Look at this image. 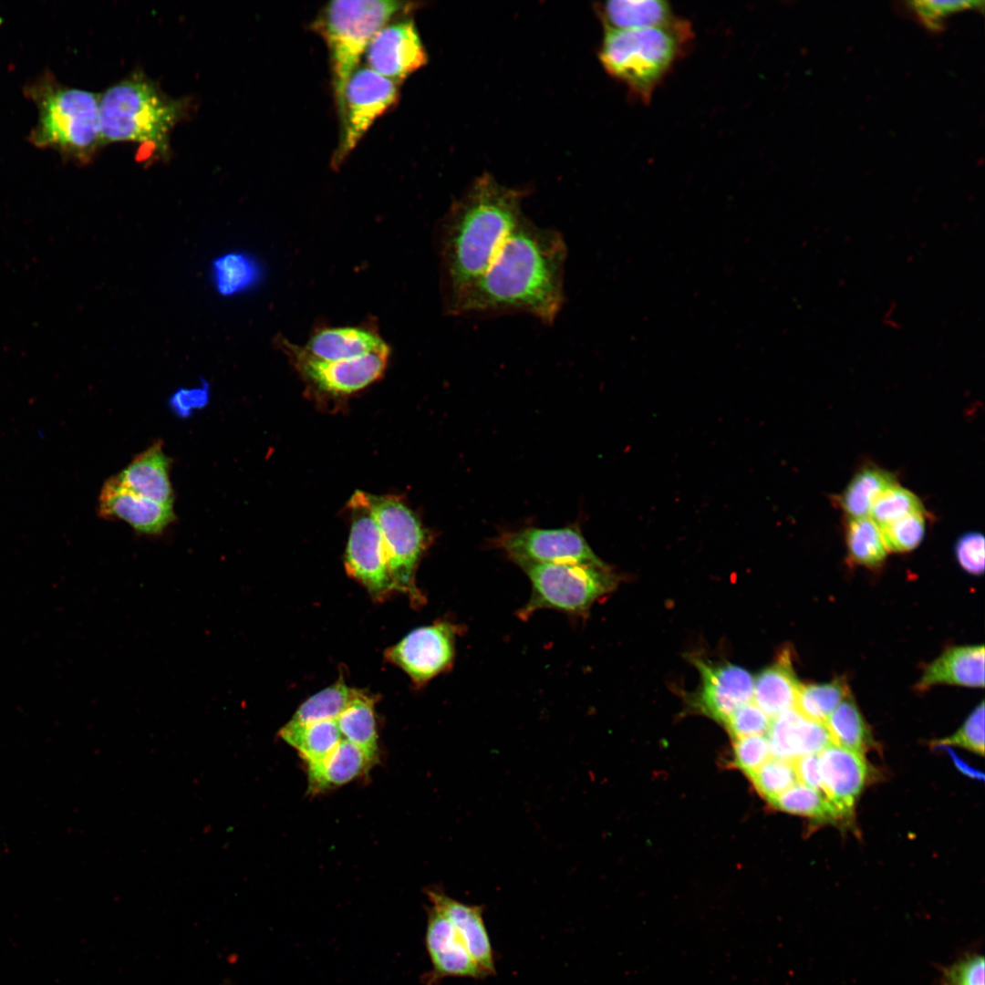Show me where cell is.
Instances as JSON below:
<instances>
[{
    "instance_id": "6da1fadb",
    "label": "cell",
    "mask_w": 985,
    "mask_h": 985,
    "mask_svg": "<svg viewBox=\"0 0 985 985\" xmlns=\"http://www.w3.org/2000/svg\"><path fill=\"white\" fill-rule=\"evenodd\" d=\"M567 246L554 228L524 214L482 276L463 294L452 316L529 315L555 323L565 296Z\"/></svg>"
},
{
    "instance_id": "7a4b0ae2",
    "label": "cell",
    "mask_w": 985,
    "mask_h": 985,
    "mask_svg": "<svg viewBox=\"0 0 985 985\" xmlns=\"http://www.w3.org/2000/svg\"><path fill=\"white\" fill-rule=\"evenodd\" d=\"M524 197L522 191L505 187L486 174L452 205L439 228L441 279L448 314L485 272L523 217Z\"/></svg>"
},
{
    "instance_id": "3957f363",
    "label": "cell",
    "mask_w": 985,
    "mask_h": 985,
    "mask_svg": "<svg viewBox=\"0 0 985 985\" xmlns=\"http://www.w3.org/2000/svg\"><path fill=\"white\" fill-rule=\"evenodd\" d=\"M23 91L37 109L28 136L32 145L53 149L80 165L93 160L102 147L98 95L62 84L48 69L28 81Z\"/></svg>"
},
{
    "instance_id": "277c9868",
    "label": "cell",
    "mask_w": 985,
    "mask_h": 985,
    "mask_svg": "<svg viewBox=\"0 0 985 985\" xmlns=\"http://www.w3.org/2000/svg\"><path fill=\"white\" fill-rule=\"evenodd\" d=\"M693 37L690 23L678 17L659 26L607 30L599 57L607 73L648 103Z\"/></svg>"
},
{
    "instance_id": "5b68a950",
    "label": "cell",
    "mask_w": 985,
    "mask_h": 985,
    "mask_svg": "<svg viewBox=\"0 0 985 985\" xmlns=\"http://www.w3.org/2000/svg\"><path fill=\"white\" fill-rule=\"evenodd\" d=\"M102 146L130 141L165 157L170 133L182 117L183 105L163 94L141 74L107 88L98 99Z\"/></svg>"
},
{
    "instance_id": "8992f818",
    "label": "cell",
    "mask_w": 985,
    "mask_h": 985,
    "mask_svg": "<svg viewBox=\"0 0 985 985\" xmlns=\"http://www.w3.org/2000/svg\"><path fill=\"white\" fill-rule=\"evenodd\" d=\"M404 8V3L392 0H335L317 16L314 29L327 47L339 116L346 85L371 39Z\"/></svg>"
},
{
    "instance_id": "52a82bcc",
    "label": "cell",
    "mask_w": 985,
    "mask_h": 985,
    "mask_svg": "<svg viewBox=\"0 0 985 985\" xmlns=\"http://www.w3.org/2000/svg\"><path fill=\"white\" fill-rule=\"evenodd\" d=\"M532 586L527 603L518 611L525 620L541 609L586 617L600 597L612 591L617 576L607 565L591 564H517Z\"/></svg>"
},
{
    "instance_id": "ba28073f",
    "label": "cell",
    "mask_w": 985,
    "mask_h": 985,
    "mask_svg": "<svg viewBox=\"0 0 985 985\" xmlns=\"http://www.w3.org/2000/svg\"><path fill=\"white\" fill-rule=\"evenodd\" d=\"M366 503L382 537L389 571L395 590L407 594L416 604L423 601L415 571L426 545V534L415 514L394 497L364 493Z\"/></svg>"
},
{
    "instance_id": "9c48e42d",
    "label": "cell",
    "mask_w": 985,
    "mask_h": 985,
    "mask_svg": "<svg viewBox=\"0 0 985 985\" xmlns=\"http://www.w3.org/2000/svg\"><path fill=\"white\" fill-rule=\"evenodd\" d=\"M492 544L516 565L579 563L607 565L595 554L576 526L524 527L503 532L492 540Z\"/></svg>"
},
{
    "instance_id": "30bf717a",
    "label": "cell",
    "mask_w": 985,
    "mask_h": 985,
    "mask_svg": "<svg viewBox=\"0 0 985 985\" xmlns=\"http://www.w3.org/2000/svg\"><path fill=\"white\" fill-rule=\"evenodd\" d=\"M399 98L398 84L368 67L357 68L345 88L340 116L342 135L333 159L337 167L357 146L374 121Z\"/></svg>"
},
{
    "instance_id": "8fae6325",
    "label": "cell",
    "mask_w": 985,
    "mask_h": 985,
    "mask_svg": "<svg viewBox=\"0 0 985 985\" xmlns=\"http://www.w3.org/2000/svg\"><path fill=\"white\" fill-rule=\"evenodd\" d=\"M353 520L345 555L347 574L362 584L374 598L395 590L378 526L370 513L364 493L350 501Z\"/></svg>"
},
{
    "instance_id": "7c38bea8",
    "label": "cell",
    "mask_w": 985,
    "mask_h": 985,
    "mask_svg": "<svg viewBox=\"0 0 985 985\" xmlns=\"http://www.w3.org/2000/svg\"><path fill=\"white\" fill-rule=\"evenodd\" d=\"M461 630L460 625L447 620L418 627L388 648L386 658L415 684L423 685L451 668Z\"/></svg>"
},
{
    "instance_id": "4fadbf2b",
    "label": "cell",
    "mask_w": 985,
    "mask_h": 985,
    "mask_svg": "<svg viewBox=\"0 0 985 985\" xmlns=\"http://www.w3.org/2000/svg\"><path fill=\"white\" fill-rule=\"evenodd\" d=\"M279 343L297 370L316 387L333 394H350L378 379L386 368L388 345L367 355L344 360H321L303 347L282 339Z\"/></svg>"
},
{
    "instance_id": "5bb4252c",
    "label": "cell",
    "mask_w": 985,
    "mask_h": 985,
    "mask_svg": "<svg viewBox=\"0 0 985 985\" xmlns=\"http://www.w3.org/2000/svg\"><path fill=\"white\" fill-rule=\"evenodd\" d=\"M368 67L399 83L428 61L412 19L389 23L371 39L365 52Z\"/></svg>"
},
{
    "instance_id": "9a60e30c",
    "label": "cell",
    "mask_w": 985,
    "mask_h": 985,
    "mask_svg": "<svg viewBox=\"0 0 985 985\" xmlns=\"http://www.w3.org/2000/svg\"><path fill=\"white\" fill-rule=\"evenodd\" d=\"M694 664L701 679L694 702L706 715L725 724L738 708L752 700L754 679L744 669L702 659Z\"/></svg>"
},
{
    "instance_id": "2e32d148",
    "label": "cell",
    "mask_w": 985,
    "mask_h": 985,
    "mask_svg": "<svg viewBox=\"0 0 985 985\" xmlns=\"http://www.w3.org/2000/svg\"><path fill=\"white\" fill-rule=\"evenodd\" d=\"M425 946L431 963L429 985L443 978L488 977L474 961L450 920L431 906L427 911Z\"/></svg>"
},
{
    "instance_id": "e0dca14e",
    "label": "cell",
    "mask_w": 985,
    "mask_h": 985,
    "mask_svg": "<svg viewBox=\"0 0 985 985\" xmlns=\"http://www.w3.org/2000/svg\"><path fill=\"white\" fill-rule=\"evenodd\" d=\"M823 793L843 819L852 817L868 779L863 753L831 743L818 753Z\"/></svg>"
},
{
    "instance_id": "ac0fdd59",
    "label": "cell",
    "mask_w": 985,
    "mask_h": 985,
    "mask_svg": "<svg viewBox=\"0 0 985 985\" xmlns=\"http://www.w3.org/2000/svg\"><path fill=\"white\" fill-rule=\"evenodd\" d=\"M98 513L102 518H118L135 531L159 534L175 520L172 505L144 498L126 488L116 476L102 486L98 497Z\"/></svg>"
},
{
    "instance_id": "d6986e66",
    "label": "cell",
    "mask_w": 985,
    "mask_h": 985,
    "mask_svg": "<svg viewBox=\"0 0 985 985\" xmlns=\"http://www.w3.org/2000/svg\"><path fill=\"white\" fill-rule=\"evenodd\" d=\"M426 894L452 924L477 965L487 976L494 975V953L483 920V907L462 903L439 889H429Z\"/></svg>"
},
{
    "instance_id": "ffe728a7",
    "label": "cell",
    "mask_w": 985,
    "mask_h": 985,
    "mask_svg": "<svg viewBox=\"0 0 985 985\" xmlns=\"http://www.w3.org/2000/svg\"><path fill=\"white\" fill-rule=\"evenodd\" d=\"M767 733L772 756L787 761L817 754L832 743L824 723L793 709L772 719Z\"/></svg>"
},
{
    "instance_id": "44dd1931",
    "label": "cell",
    "mask_w": 985,
    "mask_h": 985,
    "mask_svg": "<svg viewBox=\"0 0 985 985\" xmlns=\"http://www.w3.org/2000/svg\"><path fill=\"white\" fill-rule=\"evenodd\" d=\"M949 684L971 688L984 686V647H953L929 663L916 685L918 690Z\"/></svg>"
},
{
    "instance_id": "7402d4cb",
    "label": "cell",
    "mask_w": 985,
    "mask_h": 985,
    "mask_svg": "<svg viewBox=\"0 0 985 985\" xmlns=\"http://www.w3.org/2000/svg\"><path fill=\"white\" fill-rule=\"evenodd\" d=\"M170 459L157 441L132 461L117 479L135 493L165 505H172L173 491L169 477Z\"/></svg>"
},
{
    "instance_id": "603a6c76",
    "label": "cell",
    "mask_w": 985,
    "mask_h": 985,
    "mask_svg": "<svg viewBox=\"0 0 985 985\" xmlns=\"http://www.w3.org/2000/svg\"><path fill=\"white\" fill-rule=\"evenodd\" d=\"M800 686L790 652L784 650L754 679L752 701L772 720L794 707Z\"/></svg>"
},
{
    "instance_id": "cb8c5ba5",
    "label": "cell",
    "mask_w": 985,
    "mask_h": 985,
    "mask_svg": "<svg viewBox=\"0 0 985 985\" xmlns=\"http://www.w3.org/2000/svg\"><path fill=\"white\" fill-rule=\"evenodd\" d=\"M373 761L360 747L343 739L324 759L307 765L309 791L320 793L346 784L364 773Z\"/></svg>"
},
{
    "instance_id": "d4e9b609",
    "label": "cell",
    "mask_w": 985,
    "mask_h": 985,
    "mask_svg": "<svg viewBox=\"0 0 985 985\" xmlns=\"http://www.w3.org/2000/svg\"><path fill=\"white\" fill-rule=\"evenodd\" d=\"M385 346L384 340L370 329L340 327L319 330L303 348L315 358L332 361L358 358Z\"/></svg>"
},
{
    "instance_id": "484cf974",
    "label": "cell",
    "mask_w": 985,
    "mask_h": 985,
    "mask_svg": "<svg viewBox=\"0 0 985 985\" xmlns=\"http://www.w3.org/2000/svg\"><path fill=\"white\" fill-rule=\"evenodd\" d=\"M598 9L607 30L659 26L676 18L670 5L661 0H614L601 4Z\"/></svg>"
},
{
    "instance_id": "4316f807",
    "label": "cell",
    "mask_w": 985,
    "mask_h": 985,
    "mask_svg": "<svg viewBox=\"0 0 985 985\" xmlns=\"http://www.w3.org/2000/svg\"><path fill=\"white\" fill-rule=\"evenodd\" d=\"M897 483L896 476L877 466L861 468L837 497V503L846 517L868 516L875 501Z\"/></svg>"
},
{
    "instance_id": "83f0119b",
    "label": "cell",
    "mask_w": 985,
    "mask_h": 985,
    "mask_svg": "<svg viewBox=\"0 0 985 985\" xmlns=\"http://www.w3.org/2000/svg\"><path fill=\"white\" fill-rule=\"evenodd\" d=\"M278 736L295 748L306 764L327 756L343 740L337 721H323L307 724L287 722Z\"/></svg>"
},
{
    "instance_id": "f1b7e54d",
    "label": "cell",
    "mask_w": 985,
    "mask_h": 985,
    "mask_svg": "<svg viewBox=\"0 0 985 985\" xmlns=\"http://www.w3.org/2000/svg\"><path fill=\"white\" fill-rule=\"evenodd\" d=\"M343 739L358 745L374 760L378 756V734L374 712V700L355 689L354 695L337 719Z\"/></svg>"
},
{
    "instance_id": "f546056e",
    "label": "cell",
    "mask_w": 985,
    "mask_h": 985,
    "mask_svg": "<svg viewBox=\"0 0 985 985\" xmlns=\"http://www.w3.org/2000/svg\"><path fill=\"white\" fill-rule=\"evenodd\" d=\"M845 544L849 560L857 565L877 568L887 550L878 525L869 517H846Z\"/></svg>"
},
{
    "instance_id": "4dcf8cb0",
    "label": "cell",
    "mask_w": 985,
    "mask_h": 985,
    "mask_svg": "<svg viewBox=\"0 0 985 985\" xmlns=\"http://www.w3.org/2000/svg\"><path fill=\"white\" fill-rule=\"evenodd\" d=\"M824 724L835 745L861 753L871 745L868 727L850 694L833 710Z\"/></svg>"
},
{
    "instance_id": "1f68e13d",
    "label": "cell",
    "mask_w": 985,
    "mask_h": 985,
    "mask_svg": "<svg viewBox=\"0 0 985 985\" xmlns=\"http://www.w3.org/2000/svg\"><path fill=\"white\" fill-rule=\"evenodd\" d=\"M775 809L822 822L843 820L841 814L819 790L796 783L768 801Z\"/></svg>"
},
{
    "instance_id": "d6a6232c",
    "label": "cell",
    "mask_w": 985,
    "mask_h": 985,
    "mask_svg": "<svg viewBox=\"0 0 985 985\" xmlns=\"http://www.w3.org/2000/svg\"><path fill=\"white\" fill-rule=\"evenodd\" d=\"M355 692L340 679L303 702L288 721L307 724L323 721H337L347 708Z\"/></svg>"
},
{
    "instance_id": "836d02e7",
    "label": "cell",
    "mask_w": 985,
    "mask_h": 985,
    "mask_svg": "<svg viewBox=\"0 0 985 985\" xmlns=\"http://www.w3.org/2000/svg\"><path fill=\"white\" fill-rule=\"evenodd\" d=\"M850 694L845 680L801 685L796 696L795 710L802 716L824 723L828 716Z\"/></svg>"
},
{
    "instance_id": "e575fe53",
    "label": "cell",
    "mask_w": 985,
    "mask_h": 985,
    "mask_svg": "<svg viewBox=\"0 0 985 985\" xmlns=\"http://www.w3.org/2000/svg\"><path fill=\"white\" fill-rule=\"evenodd\" d=\"M254 260L242 253H228L213 263V278L217 291L224 296L246 290L259 277Z\"/></svg>"
},
{
    "instance_id": "d590c367",
    "label": "cell",
    "mask_w": 985,
    "mask_h": 985,
    "mask_svg": "<svg viewBox=\"0 0 985 985\" xmlns=\"http://www.w3.org/2000/svg\"><path fill=\"white\" fill-rule=\"evenodd\" d=\"M918 512H926L920 499L897 483L878 496L868 516L880 527Z\"/></svg>"
},
{
    "instance_id": "8d00e7d4",
    "label": "cell",
    "mask_w": 985,
    "mask_h": 985,
    "mask_svg": "<svg viewBox=\"0 0 985 985\" xmlns=\"http://www.w3.org/2000/svg\"><path fill=\"white\" fill-rule=\"evenodd\" d=\"M926 512H918L880 526L887 551L909 552L919 545L926 532Z\"/></svg>"
},
{
    "instance_id": "74e56055",
    "label": "cell",
    "mask_w": 985,
    "mask_h": 985,
    "mask_svg": "<svg viewBox=\"0 0 985 985\" xmlns=\"http://www.w3.org/2000/svg\"><path fill=\"white\" fill-rule=\"evenodd\" d=\"M749 777L757 792L767 801L798 783L793 762L772 756Z\"/></svg>"
},
{
    "instance_id": "f35d334b",
    "label": "cell",
    "mask_w": 985,
    "mask_h": 985,
    "mask_svg": "<svg viewBox=\"0 0 985 985\" xmlns=\"http://www.w3.org/2000/svg\"><path fill=\"white\" fill-rule=\"evenodd\" d=\"M939 971L935 985H984V958L975 952L965 954Z\"/></svg>"
},
{
    "instance_id": "ab89813d",
    "label": "cell",
    "mask_w": 985,
    "mask_h": 985,
    "mask_svg": "<svg viewBox=\"0 0 985 985\" xmlns=\"http://www.w3.org/2000/svg\"><path fill=\"white\" fill-rule=\"evenodd\" d=\"M939 745H955L980 755L984 753V702L981 701L952 735L938 741Z\"/></svg>"
},
{
    "instance_id": "60d3db41",
    "label": "cell",
    "mask_w": 985,
    "mask_h": 985,
    "mask_svg": "<svg viewBox=\"0 0 985 985\" xmlns=\"http://www.w3.org/2000/svg\"><path fill=\"white\" fill-rule=\"evenodd\" d=\"M770 723L771 719L753 701H750L738 708L725 725L731 735L739 739L764 735Z\"/></svg>"
},
{
    "instance_id": "b9f144b4",
    "label": "cell",
    "mask_w": 985,
    "mask_h": 985,
    "mask_svg": "<svg viewBox=\"0 0 985 985\" xmlns=\"http://www.w3.org/2000/svg\"><path fill=\"white\" fill-rule=\"evenodd\" d=\"M772 757L770 744L764 735L735 739L734 762L748 776Z\"/></svg>"
},
{
    "instance_id": "7bdbcfd3",
    "label": "cell",
    "mask_w": 985,
    "mask_h": 985,
    "mask_svg": "<svg viewBox=\"0 0 985 985\" xmlns=\"http://www.w3.org/2000/svg\"><path fill=\"white\" fill-rule=\"evenodd\" d=\"M956 558L968 573L979 575L984 571V537L971 532L962 534L955 545Z\"/></svg>"
},
{
    "instance_id": "ee69618b",
    "label": "cell",
    "mask_w": 985,
    "mask_h": 985,
    "mask_svg": "<svg viewBox=\"0 0 985 985\" xmlns=\"http://www.w3.org/2000/svg\"><path fill=\"white\" fill-rule=\"evenodd\" d=\"M209 400L210 386L206 380L202 379L200 387L177 389L170 397L168 405L176 416L185 419L190 417L194 410L203 409Z\"/></svg>"
},
{
    "instance_id": "f6af8a7d",
    "label": "cell",
    "mask_w": 985,
    "mask_h": 985,
    "mask_svg": "<svg viewBox=\"0 0 985 985\" xmlns=\"http://www.w3.org/2000/svg\"><path fill=\"white\" fill-rule=\"evenodd\" d=\"M977 1H935L924 0L911 3L913 8L926 25L932 28L940 26L942 19L948 15L965 8L977 7Z\"/></svg>"
},
{
    "instance_id": "bcb514c9",
    "label": "cell",
    "mask_w": 985,
    "mask_h": 985,
    "mask_svg": "<svg viewBox=\"0 0 985 985\" xmlns=\"http://www.w3.org/2000/svg\"><path fill=\"white\" fill-rule=\"evenodd\" d=\"M793 762L798 782L823 793L818 753L804 755Z\"/></svg>"
}]
</instances>
